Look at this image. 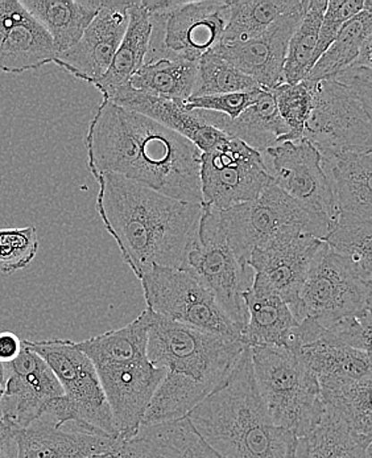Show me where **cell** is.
<instances>
[{
    "mask_svg": "<svg viewBox=\"0 0 372 458\" xmlns=\"http://www.w3.org/2000/svg\"><path fill=\"white\" fill-rule=\"evenodd\" d=\"M94 177L116 174L157 193L202 204V152L184 136L104 99L85 138Z\"/></svg>",
    "mask_w": 372,
    "mask_h": 458,
    "instance_id": "1",
    "label": "cell"
},
{
    "mask_svg": "<svg viewBox=\"0 0 372 458\" xmlns=\"http://www.w3.org/2000/svg\"><path fill=\"white\" fill-rule=\"evenodd\" d=\"M94 179L97 212L135 276L152 267L182 270L204 205L171 199L116 174Z\"/></svg>",
    "mask_w": 372,
    "mask_h": 458,
    "instance_id": "2",
    "label": "cell"
},
{
    "mask_svg": "<svg viewBox=\"0 0 372 458\" xmlns=\"http://www.w3.org/2000/svg\"><path fill=\"white\" fill-rule=\"evenodd\" d=\"M247 346L165 320L149 310L147 355L165 371L141 426L186 418L226 382Z\"/></svg>",
    "mask_w": 372,
    "mask_h": 458,
    "instance_id": "3",
    "label": "cell"
},
{
    "mask_svg": "<svg viewBox=\"0 0 372 458\" xmlns=\"http://www.w3.org/2000/svg\"><path fill=\"white\" fill-rule=\"evenodd\" d=\"M197 432L224 458H294L297 437L266 411L247 346L224 385L188 413Z\"/></svg>",
    "mask_w": 372,
    "mask_h": 458,
    "instance_id": "4",
    "label": "cell"
},
{
    "mask_svg": "<svg viewBox=\"0 0 372 458\" xmlns=\"http://www.w3.org/2000/svg\"><path fill=\"white\" fill-rule=\"evenodd\" d=\"M149 310L119 329L76 343L96 368L113 413L119 441L140 428L147 408L165 376L147 355Z\"/></svg>",
    "mask_w": 372,
    "mask_h": 458,
    "instance_id": "5",
    "label": "cell"
},
{
    "mask_svg": "<svg viewBox=\"0 0 372 458\" xmlns=\"http://www.w3.org/2000/svg\"><path fill=\"white\" fill-rule=\"evenodd\" d=\"M49 366L61 388L63 398L49 408L46 419L55 427L107 436L119 440L110 405L91 360L69 340L24 341Z\"/></svg>",
    "mask_w": 372,
    "mask_h": 458,
    "instance_id": "6",
    "label": "cell"
},
{
    "mask_svg": "<svg viewBox=\"0 0 372 458\" xmlns=\"http://www.w3.org/2000/svg\"><path fill=\"white\" fill-rule=\"evenodd\" d=\"M252 371L272 421L297 438L312 431L324 412L317 377L290 351L252 346Z\"/></svg>",
    "mask_w": 372,
    "mask_h": 458,
    "instance_id": "7",
    "label": "cell"
},
{
    "mask_svg": "<svg viewBox=\"0 0 372 458\" xmlns=\"http://www.w3.org/2000/svg\"><path fill=\"white\" fill-rule=\"evenodd\" d=\"M227 241L243 265L255 249L290 237L309 234L324 241L330 229L275 184L254 201L219 212Z\"/></svg>",
    "mask_w": 372,
    "mask_h": 458,
    "instance_id": "8",
    "label": "cell"
},
{
    "mask_svg": "<svg viewBox=\"0 0 372 458\" xmlns=\"http://www.w3.org/2000/svg\"><path fill=\"white\" fill-rule=\"evenodd\" d=\"M196 240L182 270L196 277L222 308L232 323L243 332L247 324L244 293L254 282V271L232 251L218 210L204 207Z\"/></svg>",
    "mask_w": 372,
    "mask_h": 458,
    "instance_id": "9",
    "label": "cell"
},
{
    "mask_svg": "<svg viewBox=\"0 0 372 458\" xmlns=\"http://www.w3.org/2000/svg\"><path fill=\"white\" fill-rule=\"evenodd\" d=\"M371 280L335 254L322 241L300 293L294 316L297 321L310 318L319 327L371 313Z\"/></svg>",
    "mask_w": 372,
    "mask_h": 458,
    "instance_id": "10",
    "label": "cell"
},
{
    "mask_svg": "<svg viewBox=\"0 0 372 458\" xmlns=\"http://www.w3.org/2000/svg\"><path fill=\"white\" fill-rule=\"evenodd\" d=\"M147 310L165 320L201 332L241 340V330L232 323L212 293L189 272L152 267L141 275Z\"/></svg>",
    "mask_w": 372,
    "mask_h": 458,
    "instance_id": "11",
    "label": "cell"
},
{
    "mask_svg": "<svg viewBox=\"0 0 372 458\" xmlns=\"http://www.w3.org/2000/svg\"><path fill=\"white\" fill-rule=\"evenodd\" d=\"M202 205L224 212L254 201L274 184L262 152L240 139H224L199 162Z\"/></svg>",
    "mask_w": 372,
    "mask_h": 458,
    "instance_id": "12",
    "label": "cell"
},
{
    "mask_svg": "<svg viewBox=\"0 0 372 458\" xmlns=\"http://www.w3.org/2000/svg\"><path fill=\"white\" fill-rule=\"evenodd\" d=\"M372 104L335 80L316 82L302 139L319 154L372 151Z\"/></svg>",
    "mask_w": 372,
    "mask_h": 458,
    "instance_id": "13",
    "label": "cell"
},
{
    "mask_svg": "<svg viewBox=\"0 0 372 458\" xmlns=\"http://www.w3.org/2000/svg\"><path fill=\"white\" fill-rule=\"evenodd\" d=\"M229 19V0L182 2L161 16H152V33L146 60L182 57L199 63L224 36Z\"/></svg>",
    "mask_w": 372,
    "mask_h": 458,
    "instance_id": "14",
    "label": "cell"
},
{
    "mask_svg": "<svg viewBox=\"0 0 372 458\" xmlns=\"http://www.w3.org/2000/svg\"><path fill=\"white\" fill-rule=\"evenodd\" d=\"M263 154L271 160L268 171L274 184L332 230L337 224L338 210L318 149L301 139L283 141Z\"/></svg>",
    "mask_w": 372,
    "mask_h": 458,
    "instance_id": "15",
    "label": "cell"
},
{
    "mask_svg": "<svg viewBox=\"0 0 372 458\" xmlns=\"http://www.w3.org/2000/svg\"><path fill=\"white\" fill-rule=\"evenodd\" d=\"M10 377L3 387L2 421L15 429L27 428L44 418L63 393L46 360L24 345L18 357L8 363Z\"/></svg>",
    "mask_w": 372,
    "mask_h": 458,
    "instance_id": "16",
    "label": "cell"
},
{
    "mask_svg": "<svg viewBox=\"0 0 372 458\" xmlns=\"http://www.w3.org/2000/svg\"><path fill=\"white\" fill-rule=\"evenodd\" d=\"M131 2L101 0V7L76 46L55 55L54 64L72 76L93 83L106 73L129 26Z\"/></svg>",
    "mask_w": 372,
    "mask_h": 458,
    "instance_id": "17",
    "label": "cell"
},
{
    "mask_svg": "<svg viewBox=\"0 0 372 458\" xmlns=\"http://www.w3.org/2000/svg\"><path fill=\"white\" fill-rule=\"evenodd\" d=\"M322 241L309 234L280 238L255 249L249 259L254 279L282 297L294 315L300 293Z\"/></svg>",
    "mask_w": 372,
    "mask_h": 458,
    "instance_id": "18",
    "label": "cell"
},
{
    "mask_svg": "<svg viewBox=\"0 0 372 458\" xmlns=\"http://www.w3.org/2000/svg\"><path fill=\"white\" fill-rule=\"evenodd\" d=\"M307 8L284 16L257 38L238 43L218 44L212 52L254 80L260 88L274 90L284 83L283 69L288 44Z\"/></svg>",
    "mask_w": 372,
    "mask_h": 458,
    "instance_id": "19",
    "label": "cell"
},
{
    "mask_svg": "<svg viewBox=\"0 0 372 458\" xmlns=\"http://www.w3.org/2000/svg\"><path fill=\"white\" fill-rule=\"evenodd\" d=\"M51 36L21 2L0 0V71L21 74L54 64Z\"/></svg>",
    "mask_w": 372,
    "mask_h": 458,
    "instance_id": "20",
    "label": "cell"
},
{
    "mask_svg": "<svg viewBox=\"0 0 372 458\" xmlns=\"http://www.w3.org/2000/svg\"><path fill=\"white\" fill-rule=\"evenodd\" d=\"M321 163L334 194L337 222H372L371 151L324 154Z\"/></svg>",
    "mask_w": 372,
    "mask_h": 458,
    "instance_id": "21",
    "label": "cell"
},
{
    "mask_svg": "<svg viewBox=\"0 0 372 458\" xmlns=\"http://www.w3.org/2000/svg\"><path fill=\"white\" fill-rule=\"evenodd\" d=\"M16 458H89L97 454H116L119 440L107 436L55 427L41 418L27 428L15 429Z\"/></svg>",
    "mask_w": 372,
    "mask_h": 458,
    "instance_id": "22",
    "label": "cell"
},
{
    "mask_svg": "<svg viewBox=\"0 0 372 458\" xmlns=\"http://www.w3.org/2000/svg\"><path fill=\"white\" fill-rule=\"evenodd\" d=\"M106 101L141 114L176 134L184 136L201 152L209 151L229 135L214 129L199 116V111L185 110L182 104L159 98L126 85Z\"/></svg>",
    "mask_w": 372,
    "mask_h": 458,
    "instance_id": "23",
    "label": "cell"
},
{
    "mask_svg": "<svg viewBox=\"0 0 372 458\" xmlns=\"http://www.w3.org/2000/svg\"><path fill=\"white\" fill-rule=\"evenodd\" d=\"M116 458H224L201 437L188 418L141 426L119 441Z\"/></svg>",
    "mask_w": 372,
    "mask_h": 458,
    "instance_id": "24",
    "label": "cell"
},
{
    "mask_svg": "<svg viewBox=\"0 0 372 458\" xmlns=\"http://www.w3.org/2000/svg\"><path fill=\"white\" fill-rule=\"evenodd\" d=\"M247 324L241 332L244 345L284 348L288 335L299 325L290 305L254 279L244 293Z\"/></svg>",
    "mask_w": 372,
    "mask_h": 458,
    "instance_id": "25",
    "label": "cell"
},
{
    "mask_svg": "<svg viewBox=\"0 0 372 458\" xmlns=\"http://www.w3.org/2000/svg\"><path fill=\"white\" fill-rule=\"evenodd\" d=\"M199 111V116L213 126L232 138L240 139L251 148L265 152L271 147L282 143L288 134V127L277 111L274 94L263 89L259 98L244 110L234 121H230L222 114L212 111Z\"/></svg>",
    "mask_w": 372,
    "mask_h": 458,
    "instance_id": "26",
    "label": "cell"
},
{
    "mask_svg": "<svg viewBox=\"0 0 372 458\" xmlns=\"http://www.w3.org/2000/svg\"><path fill=\"white\" fill-rule=\"evenodd\" d=\"M21 3L51 36L55 55L79 43L101 7V0H21Z\"/></svg>",
    "mask_w": 372,
    "mask_h": 458,
    "instance_id": "27",
    "label": "cell"
},
{
    "mask_svg": "<svg viewBox=\"0 0 372 458\" xmlns=\"http://www.w3.org/2000/svg\"><path fill=\"white\" fill-rule=\"evenodd\" d=\"M151 33V16L146 8L141 2L130 3L129 26L121 46L114 55L106 73L91 83L104 96V99L110 98L119 89L129 85L133 74L143 66L148 54Z\"/></svg>",
    "mask_w": 372,
    "mask_h": 458,
    "instance_id": "28",
    "label": "cell"
},
{
    "mask_svg": "<svg viewBox=\"0 0 372 458\" xmlns=\"http://www.w3.org/2000/svg\"><path fill=\"white\" fill-rule=\"evenodd\" d=\"M294 458H371V437L355 432L325 405L317 426L297 438Z\"/></svg>",
    "mask_w": 372,
    "mask_h": 458,
    "instance_id": "29",
    "label": "cell"
},
{
    "mask_svg": "<svg viewBox=\"0 0 372 458\" xmlns=\"http://www.w3.org/2000/svg\"><path fill=\"white\" fill-rule=\"evenodd\" d=\"M199 63L182 57H157L144 61L130 80L135 90L184 104L196 86Z\"/></svg>",
    "mask_w": 372,
    "mask_h": 458,
    "instance_id": "30",
    "label": "cell"
},
{
    "mask_svg": "<svg viewBox=\"0 0 372 458\" xmlns=\"http://www.w3.org/2000/svg\"><path fill=\"white\" fill-rule=\"evenodd\" d=\"M309 0H229V19L221 43L257 38L277 21L305 10Z\"/></svg>",
    "mask_w": 372,
    "mask_h": 458,
    "instance_id": "31",
    "label": "cell"
},
{
    "mask_svg": "<svg viewBox=\"0 0 372 458\" xmlns=\"http://www.w3.org/2000/svg\"><path fill=\"white\" fill-rule=\"evenodd\" d=\"M372 43V0L362 13L347 21L329 48L318 58L308 81L319 82L333 79L335 74L351 65L368 44Z\"/></svg>",
    "mask_w": 372,
    "mask_h": 458,
    "instance_id": "32",
    "label": "cell"
},
{
    "mask_svg": "<svg viewBox=\"0 0 372 458\" xmlns=\"http://www.w3.org/2000/svg\"><path fill=\"white\" fill-rule=\"evenodd\" d=\"M322 401L355 432L371 437V377L318 383Z\"/></svg>",
    "mask_w": 372,
    "mask_h": 458,
    "instance_id": "33",
    "label": "cell"
},
{
    "mask_svg": "<svg viewBox=\"0 0 372 458\" xmlns=\"http://www.w3.org/2000/svg\"><path fill=\"white\" fill-rule=\"evenodd\" d=\"M326 5L327 0H309L304 18L300 21L288 44L283 69L284 83L304 81L315 66L319 28Z\"/></svg>",
    "mask_w": 372,
    "mask_h": 458,
    "instance_id": "34",
    "label": "cell"
},
{
    "mask_svg": "<svg viewBox=\"0 0 372 458\" xmlns=\"http://www.w3.org/2000/svg\"><path fill=\"white\" fill-rule=\"evenodd\" d=\"M258 89L262 88L254 80L210 51L199 58L196 86L191 97L243 93Z\"/></svg>",
    "mask_w": 372,
    "mask_h": 458,
    "instance_id": "35",
    "label": "cell"
},
{
    "mask_svg": "<svg viewBox=\"0 0 372 458\" xmlns=\"http://www.w3.org/2000/svg\"><path fill=\"white\" fill-rule=\"evenodd\" d=\"M372 222H341L334 225L324 242L351 263L363 277H372Z\"/></svg>",
    "mask_w": 372,
    "mask_h": 458,
    "instance_id": "36",
    "label": "cell"
},
{
    "mask_svg": "<svg viewBox=\"0 0 372 458\" xmlns=\"http://www.w3.org/2000/svg\"><path fill=\"white\" fill-rule=\"evenodd\" d=\"M315 88L316 82L304 80L297 83H283L271 90L277 111L288 127V134L283 141L301 140L312 111Z\"/></svg>",
    "mask_w": 372,
    "mask_h": 458,
    "instance_id": "37",
    "label": "cell"
},
{
    "mask_svg": "<svg viewBox=\"0 0 372 458\" xmlns=\"http://www.w3.org/2000/svg\"><path fill=\"white\" fill-rule=\"evenodd\" d=\"M38 246L36 227L0 229V274L13 275L26 268L38 255Z\"/></svg>",
    "mask_w": 372,
    "mask_h": 458,
    "instance_id": "38",
    "label": "cell"
},
{
    "mask_svg": "<svg viewBox=\"0 0 372 458\" xmlns=\"http://www.w3.org/2000/svg\"><path fill=\"white\" fill-rule=\"evenodd\" d=\"M368 5V0H330L327 2L321 28H319L316 63L330 44L335 40L340 30L347 21H351L358 13H362Z\"/></svg>",
    "mask_w": 372,
    "mask_h": 458,
    "instance_id": "39",
    "label": "cell"
},
{
    "mask_svg": "<svg viewBox=\"0 0 372 458\" xmlns=\"http://www.w3.org/2000/svg\"><path fill=\"white\" fill-rule=\"evenodd\" d=\"M263 89L243 93L216 94V96L190 97L182 106L188 111L204 110L222 114L234 121L259 98Z\"/></svg>",
    "mask_w": 372,
    "mask_h": 458,
    "instance_id": "40",
    "label": "cell"
},
{
    "mask_svg": "<svg viewBox=\"0 0 372 458\" xmlns=\"http://www.w3.org/2000/svg\"><path fill=\"white\" fill-rule=\"evenodd\" d=\"M326 330L350 348L371 354V313L338 321Z\"/></svg>",
    "mask_w": 372,
    "mask_h": 458,
    "instance_id": "41",
    "label": "cell"
},
{
    "mask_svg": "<svg viewBox=\"0 0 372 458\" xmlns=\"http://www.w3.org/2000/svg\"><path fill=\"white\" fill-rule=\"evenodd\" d=\"M23 348V341L11 332L0 333V363L13 362Z\"/></svg>",
    "mask_w": 372,
    "mask_h": 458,
    "instance_id": "42",
    "label": "cell"
},
{
    "mask_svg": "<svg viewBox=\"0 0 372 458\" xmlns=\"http://www.w3.org/2000/svg\"><path fill=\"white\" fill-rule=\"evenodd\" d=\"M18 446H16L15 428L0 420V458H16Z\"/></svg>",
    "mask_w": 372,
    "mask_h": 458,
    "instance_id": "43",
    "label": "cell"
},
{
    "mask_svg": "<svg viewBox=\"0 0 372 458\" xmlns=\"http://www.w3.org/2000/svg\"><path fill=\"white\" fill-rule=\"evenodd\" d=\"M4 383H5L4 366H3V363H0V386H3V387H4Z\"/></svg>",
    "mask_w": 372,
    "mask_h": 458,
    "instance_id": "44",
    "label": "cell"
},
{
    "mask_svg": "<svg viewBox=\"0 0 372 458\" xmlns=\"http://www.w3.org/2000/svg\"><path fill=\"white\" fill-rule=\"evenodd\" d=\"M89 458H115V454H97V456H91Z\"/></svg>",
    "mask_w": 372,
    "mask_h": 458,
    "instance_id": "45",
    "label": "cell"
},
{
    "mask_svg": "<svg viewBox=\"0 0 372 458\" xmlns=\"http://www.w3.org/2000/svg\"><path fill=\"white\" fill-rule=\"evenodd\" d=\"M3 386H0V403H2V398H3ZM0 420H2V410H0Z\"/></svg>",
    "mask_w": 372,
    "mask_h": 458,
    "instance_id": "46",
    "label": "cell"
},
{
    "mask_svg": "<svg viewBox=\"0 0 372 458\" xmlns=\"http://www.w3.org/2000/svg\"><path fill=\"white\" fill-rule=\"evenodd\" d=\"M116 457V456H115Z\"/></svg>",
    "mask_w": 372,
    "mask_h": 458,
    "instance_id": "47",
    "label": "cell"
},
{
    "mask_svg": "<svg viewBox=\"0 0 372 458\" xmlns=\"http://www.w3.org/2000/svg\"><path fill=\"white\" fill-rule=\"evenodd\" d=\"M116 458V457H115Z\"/></svg>",
    "mask_w": 372,
    "mask_h": 458,
    "instance_id": "48",
    "label": "cell"
}]
</instances>
